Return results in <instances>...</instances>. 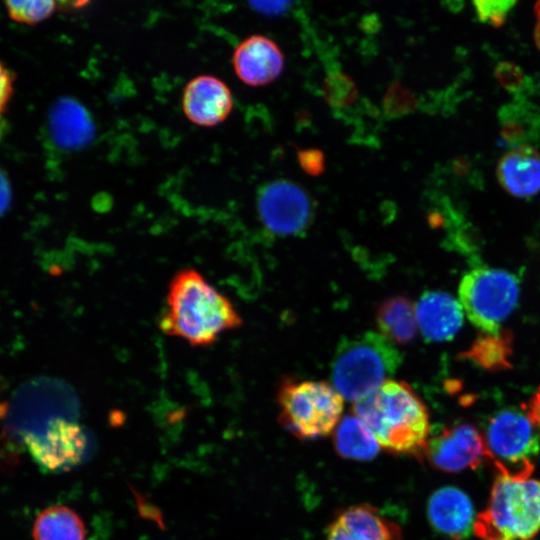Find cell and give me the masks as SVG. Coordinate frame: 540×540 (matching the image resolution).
Returning a JSON list of instances; mask_svg holds the SVG:
<instances>
[{"instance_id":"6da1fadb","label":"cell","mask_w":540,"mask_h":540,"mask_svg":"<svg viewBox=\"0 0 540 540\" xmlns=\"http://www.w3.org/2000/svg\"><path fill=\"white\" fill-rule=\"evenodd\" d=\"M241 325L242 318L230 299L197 270L185 268L173 276L158 321L164 334L179 337L194 347H206L222 333Z\"/></svg>"},{"instance_id":"7a4b0ae2","label":"cell","mask_w":540,"mask_h":540,"mask_svg":"<svg viewBox=\"0 0 540 540\" xmlns=\"http://www.w3.org/2000/svg\"><path fill=\"white\" fill-rule=\"evenodd\" d=\"M352 411L383 449L395 454L423 455L430 433L429 414L408 383L390 379L354 402Z\"/></svg>"},{"instance_id":"3957f363","label":"cell","mask_w":540,"mask_h":540,"mask_svg":"<svg viewBox=\"0 0 540 540\" xmlns=\"http://www.w3.org/2000/svg\"><path fill=\"white\" fill-rule=\"evenodd\" d=\"M401 362L394 343L380 333L343 338L332 359V385L344 399L357 402L390 380Z\"/></svg>"},{"instance_id":"277c9868","label":"cell","mask_w":540,"mask_h":540,"mask_svg":"<svg viewBox=\"0 0 540 540\" xmlns=\"http://www.w3.org/2000/svg\"><path fill=\"white\" fill-rule=\"evenodd\" d=\"M473 531L482 540H532L540 531V480L498 474Z\"/></svg>"},{"instance_id":"5b68a950","label":"cell","mask_w":540,"mask_h":540,"mask_svg":"<svg viewBox=\"0 0 540 540\" xmlns=\"http://www.w3.org/2000/svg\"><path fill=\"white\" fill-rule=\"evenodd\" d=\"M279 422L302 440L333 433L344 408V398L325 381L285 378L277 391Z\"/></svg>"},{"instance_id":"8992f818","label":"cell","mask_w":540,"mask_h":540,"mask_svg":"<svg viewBox=\"0 0 540 540\" xmlns=\"http://www.w3.org/2000/svg\"><path fill=\"white\" fill-rule=\"evenodd\" d=\"M486 459L499 475L531 478L540 453V436L526 413L504 409L491 417L482 433Z\"/></svg>"},{"instance_id":"52a82bcc","label":"cell","mask_w":540,"mask_h":540,"mask_svg":"<svg viewBox=\"0 0 540 540\" xmlns=\"http://www.w3.org/2000/svg\"><path fill=\"white\" fill-rule=\"evenodd\" d=\"M75 397L52 381H35L17 391L5 408V426L24 442L41 436L61 419L75 420Z\"/></svg>"},{"instance_id":"ba28073f","label":"cell","mask_w":540,"mask_h":540,"mask_svg":"<svg viewBox=\"0 0 540 540\" xmlns=\"http://www.w3.org/2000/svg\"><path fill=\"white\" fill-rule=\"evenodd\" d=\"M519 297L517 278L503 270L477 267L459 285V300L470 321L483 333L498 334Z\"/></svg>"},{"instance_id":"9c48e42d","label":"cell","mask_w":540,"mask_h":540,"mask_svg":"<svg viewBox=\"0 0 540 540\" xmlns=\"http://www.w3.org/2000/svg\"><path fill=\"white\" fill-rule=\"evenodd\" d=\"M257 210L267 230L279 236L300 234L306 230L312 217L307 193L296 183L284 179L261 188Z\"/></svg>"},{"instance_id":"30bf717a","label":"cell","mask_w":540,"mask_h":540,"mask_svg":"<svg viewBox=\"0 0 540 540\" xmlns=\"http://www.w3.org/2000/svg\"><path fill=\"white\" fill-rule=\"evenodd\" d=\"M422 456L442 472L473 470L486 459L483 434L468 423L445 427L429 437Z\"/></svg>"},{"instance_id":"8fae6325","label":"cell","mask_w":540,"mask_h":540,"mask_svg":"<svg viewBox=\"0 0 540 540\" xmlns=\"http://www.w3.org/2000/svg\"><path fill=\"white\" fill-rule=\"evenodd\" d=\"M43 469L52 472L68 471L79 464L87 451L88 440L75 420L61 419L41 436L23 442Z\"/></svg>"},{"instance_id":"7c38bea8","label":"cell","mask_w":540,"mask_h":540,"mask_svg":"<svg viewBox=\"0 0 540 540\" xmlns=\"http://www.w3.org/2000/svg\"><path fill=\"white\" fill-rule=\"evenodd\" d=\"M182 110L186 118L201 127H213L227 119L234 101L230 88L213 75L191 79L182 94Z\"/></svg>"},{"instance_id":"4fadbf2b","label":"cell","mask_w":540,"mask_h":540,"mask_svg":"<svg viewBox=\"0 0 540 540\" xmlns=\"http://www.w3.org/2000/svg\"><path fill=\"white\" fill-rule=\"evenodd\" d=\"M232 66L246 85L259 87L276 80L284 68V55L278 44L264 35L242 40L232 54Z\"/></svg>"},{"instance_id":"5bb4252c","label":"cell","mask_w":540,"mask_h":540,"mask_svg":"<svg viewBox=\"0 0 540 540\" xmlns=\"http://www.w3.org/2000/svg\"><path fill=\"white\" fill-rule=\"evenodd\" d=\"M326 540H402L400 527L373 506H351L330 524Z\"/></svg>"},{"instance_id":"9a60e30c","label":"cell","mask_w":540,"mask_h":540,"mask_svg":"<svg viewBox=\"0 0 540 540\" xmlns=\"http://www.w3.org/2000/svg\"><path fill=\"white\" fill-rule=\"evenodd\" d=\"M427 513L433 528L453 540H462L473 530L475 518L472 502L456 487L436 490L428 500Z\"/></svg>"},{"instance_id":"2e32d148","label":"cell","mask_w":540,"mask_h":540,"mask_svg":"<svg viewBox=\"0 0 540 540\" xmlns=\"http://www.w3.org/2000/svg\"><path fill=\"white\" fill-rule=\"evenodd\" d=\"M48 133L52 143L62 150H76L89 144L95 133L87 109L70 97L56 101L48 113Z\"/></svg>"},{"instance_id":"e0dca14e","label":"cell","mask_w":540,"mask_h":540,"mask_svg":"<svg viewBox=\"0 0 540 540\" xmlns=\"http://www.w3.org/2000/svg\"><path fill=\"white\" fill-rule=\"evenodd\" d=\"M418 328L428 341L452 339L463 323V309L449 294L440 291L424 293L415 306Z\"/></svg>"},{"instance_id":"ac0fdd59","label":"cell","mask_w":540,"mask_h":540,"mask_svg":"<svg viewBox=\"0 0 540 540\" xmlns=\"http://www.w3.org/2000/svg\"><path fill=\"white\" fill-rule=\"evenodd\" d=\"M500 185L509 194L527 198L540 192V152L528 145L506 152L496 169Z\"/></svg>"},{"instance_id":"d6986e66","label":"cell","mask_w":540,"mask_h":540,"mask_svg":"<svg viewBox=\"0 0 540 540\" xmlns=\"http://www.w3.org/2000/svg\"><path fill=\"white\" fill-rule=\"evenodd\" d=\"M376 323L380 334L392 343L407 344L417 334L415 306L404 296L387 298L377 308Z\"/></svg>"},{"instance_id":"ffe728a7","label":"cell","mask_w":540,"mask_h":540,"mask_svg":"<svg viewBox=\"0 0 540 540\" xmlns=\"http://www.w3.org/2000/svg\"><path fill=\"white\" fill-rule=\"evenodd\" d=\"M333 433L334 447L342 457L366 461L379 452L374 435L354 414L341 418Z\"/></svg>"},{"instance_id":"44dd1931","label":"cell","mask_w":540,"mask_h":540,"mask_svg":"<svg viewBox=\"0 0 540 540\" xmlns=\"http://www.w3.org/2000/svg\"><path fill=\"white\" fill-rule=\"evenodd\" d=\"M32 535L34 540H85L86 528L73 509L54 505L36 517Z\"/></svg>"},{"instance_id":"7402d4cb","label":"cell","mask_w":540,"mask_h":540,"mask_svg":"<svg viewBox=\"0 0 540 540\" xmlns=\"http://www.w3.org/2000/svg\"><path fill=\"white\" fill-rule=\"evenodd\" d=\"M511 355L512 335L508 331H500L498 334L482 332L461 357L484 369L500 371L511 367Z\"/></svg>"},{"instance_id":"603a6c76","label":"cell","mask_w":540,"mask_h":540,"mask_svg":"<svg viewBox=\"0 0 540 540\" xmlns=\"http://www.w3.org/2000/svg\"><path fill=\"white\" fill-rule=\"evenodd\" d=\"M4 5L11 20L26 25L48 19L57 9V3L51 0L6 1Z\"/></svg>"},{"instance_id":"cb8c5ba5","label":"cell","mask_w":540,"mask_h":540,"mask_svg":"<svg viewBox=\"0 0 540 540\" xmlns=\"http://www.w3.org/2000/svg\"><path fill=\"white\" fill-rule=\"evenodd\" d=\"M477 17L484 23L494 27L504 24L509 11L516 4L515 1H475Z\"/></svg>"},{"instance_id":"d4e9b609","label":"cell","mask_w":540,"mask_h":540,"mask_svg":"<svg viewBox=\"0 0 540 540\" xmlns=\"http://www.w3.org/2000/svg\"><path fill=\"white\" fill-rule=\"evenodd\" d=\"M297 159L302 170L310 176H319L324 172V153L315 148L302 149L297 153Z\"/></svg>"},{"instance_id":"484cf974","label":"cell","mask_w":540,"mask_h":540,"mask_svg":"<svg viewBox=\"0 0 540 540\" xmlns=\"http://www.w3.org/2000/svg\"><path fill=\"white\" fill-rule=\"evenodd\" d=\"M15 74L0 60V117L5 113L14 92Z\"/></svg>"},{"instance_id":"4316f807","label":"cell","mask_w":540,"mask_h":540,"mask_svg":"<svg viewBox=\"0 0 540 540\" xmlns=\"http://www.w3.org/2000/svg\"><path fill=\"white\" fill-rule=\"evenodd\" d=\"M496 77L499 83L508 89H516L523 81L522 72L511 63L499 64L496 68Z\"/></svg>"},{"instance_id":"83f0119b","label":"cell","mask_w":540,"mask_h":540,"mask_svg":"<svg viewBox=\"0 0 540 540\" xmlns=\"http://www.w3.org/2000/svg\"><path fill=\"white\" fill-rule=\"evenodd\" d=\"M12 199V190L8 177L0 168V216L8 209Z\"/></svg>"},{"instance_id":"f1b7e54d","label":"cell","mask_w":540,"mask_h":540,"mask_svg":"<svg viewBox=\"0 0 540 540\" xmlns=\"http://www.w3.org/2000/svg\"><path fill=\"white\" fill-rule=\"evenodd\" d=\"M525 413L532 423L540 428V386L527 404Z\"/></svg>"},{"instance_id":"f546056e","label":"cell","mask_w":540,"mask_h":540,"mask_svg":"<svg viewBox=\"0 0 540 540\" xmlns=\"http://www.w3.org/2000/svg\"><path fill=\"white\" fill-rule=\"evenodd\" d=\"M254 9L265 14H278L284 11L288 2H253L250 3Z\"/></svg>"},{"instance_id":"4dcf8cb0","label":"cell","mask_w":540,"mask_h":540,"mask_svg":"<svg viewBox=\"0 0 540 540\" xmlns=\"http://www.w3.org/2000/svg\"><path fill=\"white\" fill-rule=\"evenodd\" d=\"M534 13L536 17V25L534 29V39L535 43L540 50V1L537 2L534 6Z\"/></svg>"}]
</instances>
